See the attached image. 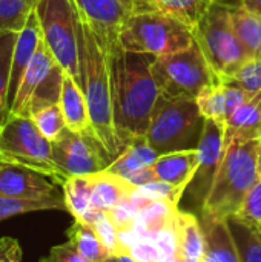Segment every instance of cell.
I'll use <instances>...</instances> for the list:
<instances>
[{
  "mask_svg": "<svg viewBox=\"0 0 261 262\" xmlns=\"http://www.w3.org/2000/svg\"><path fill=\"white\" fill-rule=\"evenodd\" d=\"M197 104L205 118L215 120L225 126L228 120L226 112V95H225V84L217 83L209 86L197 97Z\"/></svg>",
  "mask_w": 261,
  "mask_h": 262,
  "instance_id": "cell-32",
  "label": "cell"
},
{
  "mask_svg": "<svg viewBox=\"0 0 261 262\" xmlns=\"http://www.w3.org/2000/svg\"><path fill=\"white\" fill-rule=\"evenodd\" d=\"M261 126V91L255 92L225 123V149L235 141L258 138Z\"/></svg>",
  "mask_w": 261,
  "mask_h": 262,
  "instance_id": "cell-19",
  "label": "cell"
},
{
  "mask_svg": "<svg viewBox=\"0 0 261 262\" xmlns=\"http://www.w3.org/2000/svg\"><path fill=\"white\" fill-rule=\"evenodd\" d=\"M63 75V69L48 49L43 38H40L37 51L31 58L8 114L31 118V115L42 107L58 104Z\"/></svg>",
  "mask_w": 261,
  "mask_h": 262,
  "instance_id": "cell-10",
  "label": "cell"
},
{
  "mask_svg": "<svg viewBox=\"0 0 261 262\" xmlns=\"http://www.w3.org/2000/svg\"><path fill=\"white\" fill-rule=\"evenodd\" d=\"M209 3L211 0H151L148 11L168 14L192 29Z\"/></svg>",
  "mask_w": 261,
  "mask_h": 262,
  "instance_id": "cell-27",
  "label": "cell"
},
{
  "mask_svg": "<svg viewBox=\"0 0 261 262\" xmlns=\"http://www.w3.org/2000/svg\"><path fill=\"white\" fill-rule=\"evenodd\" d=\"M242 262H261V236L254 226L238 218L226 220Z\"/></svg>",
  "mask_w": 261,
  "mask_h": 262,
  "instance_id": "cell-28",
  "label": "cell"
},
{
  "mask_svg": "<svg viewBox=\"0 0 261 262\" xmlns=\"http://www.w3.org/2000/svg\"><path fill=\"white\" fill-rule=\"evenodd\" d=\"M151 0H132V9L131 12H140V11H148Z\"/></svg>",
  "mask_w": 261,
  "mask_h": 262,
  "instance_id": "cell-41",
  "label": "cell"
},
{
  "mask_svg": "<svg viewBox=\"0 0 261 262\" xmlns=\"http://www.w3.org/2000/svg\"><path fill=\"white\" fill-rule=\"evenodd\" d=\"M125 6H126V9L131 12V9H132V0H120Z\"/></svg>",
  "mask_w": 261,
  "mask_h": 262,
  "instance_id": "cell-43",
  "label": "cell"
},
{
  "mask_svg": "<svg viewBox=\"0 0 261 262\" xmlns=\"http://www.w3.org/2000/svg\"><path fill=\"white\" fill-rule=\"evenodd\" d=\"M118 41L126 52L162 57L189 48L194 37L191 28L168 14L140 11L129 12Z\"/></svg>",
  "mask_w": 261,
  "mask_h": 262,
  "instance_id": "cell-5",
  "label": "cell"
},
{
  "mask_svg": "<svg viewBox=\"0 0 261 262\" xmlns=\"http://www.w3.org/2000/svg\"><path fill=\"white\" fill-rule=\"evenodd\" d=\"M89 224L94 227V230L97 232L100 241L103 243V246L108 249V252L112 256H122V255H131V249L123 243L109 212L105 210H97L94 213V216L91 218Z\"/></svg>",
  "mask_w": 261,
  "mask_h": 262,
  "instance_id": "cell-29",
  "label": "cell"
},
{
  "mask_svg": "<svg viewBox=\"0 0 261 262\" xmlns=\"http://www.w3.org/2000/svg\"><path fill=\"white\" fill-rule=\"evenodd\" d=\"M261 138L235 141L225 150L215 181L202 206V218L226 221L238 215L249 192L260 183Z\"/></svg>",
  "mask_w": 261,
  "mask_h": 262,
  "instance_id": "cell-3",
  "label": "cell"
},
{
  "mask_svg": "<svg viewBox=\"0 0 261 262\" xmlns=\"http://www.w3.org/2000/svg\"><path fill=\"white\" fill-rule=\"evenodd\" d=\"M63 200L66 212H69L75 221L88 223L97 212L92 200V180L91 175L68 177L63 183Z\"/></svg>",
  "mask_w": 261,
  "mask_h": 262,
  "instance_id": "cell-23",
  "label": "cell"
},
{
  "mask_svg": "<svg viewBox=\"0 0 261 262\" xmlns=\"http://www.w3.org/2000/svg\"><path fill=\"white\" fill-rule=\"evenodd\" d=\"M117 258H118V262H137L132 255H122V256H117Z\"/></svg>",
  "mask_w": 261,
  "mask_h": 262,
  "instance_id": "cell-42",
  "label": "cell"
},
{
  "mask_svg": "<svg viewBox=\"0 0 261 262\" xmlns=\"http://www.w3.org/2000/svg\"><path fill=\"white\" fill-rule=\"evenodd\" d=\"M258 172H260V181H261V157H260V163H258Z\"/></svg>",
  "mask_w": 261,
  "mask_h": 262,
  "instance_id": "cell-47",
  "label": "cell"
},
{
  "mask_svg": "<svg viewBox=\"0 0 261 262\" xmlns=\"http://www.w3.org/2000/svg\"><path fill=\"white\" fill-rule=\"evenodd\" d=\"M191 31L194 43L222 81L232 78L249 61L232 26L231 3L211 0Z\"/></svg>",
  "mask_w": 261,
  "mask_h": 262,
  "instance_id": "cell-4",
  "label": "cell"
},
{
  "mask_svg": "<svg viewBox=\"0 0 261 262\" xmlns=\"http://www.w3.org/2000/svg\"><path fill=\"white\" fill-rule=\"evenodd\" d=\"M80 78L95 138L114 161L125 149L115 127L109 57L89 25L78 15Z\"/></svg>",
  "mask_w": 261,
  "mask_h": 262,
  "instance_id": "cell-2",
  "label": "cell"
},
{
  "mask_svg": "<svg viewBox=\"0 0 261 262\" xmlns=\"http://www.w3.org/2000/svg\"><path fill=\"white\" fill-rule=\"evenodd\" d=\"M108 57L115 127L126 147L134 140L145 138L151 118L162 100V92L152 75L149 55L117 48Z\"/></svg>",
  "mask_w": 261,
  "mask_h": 262,
  "instance_id": "cell-1",
  "label": "cell"
},
{
  "mask_svg": "<svg viewBox=\"0 0 261 262\" xmlns=\"http://www.w3.org/2000/svg\"><path fill=\"white\" fill-rule=\"evenodd\" d=\"M131 255L137 262H165V256L158 250L157 244L149 238L138 236L131 244Z\"/></svg>",
  "mask_w": 261,
  "mask_h": 262,
  "instance_id": "cell-37",
  "label": "cell"
},
{
  "mask_svg": "<svg viewBox=\"0 0 261 262\" xmlns=\"http://www.w3.org/2000/svg\"><path fill=\"white\" fill-rule=\"evenodd\" d=\"M66 236L74 250L89 262H102L112 256L100 241L94 227L88 223L74 220V224L68 229Z\"/></svg>",
  "mask_w": 261,
  "mask_h": 262,
  "instance_id": "cell-26",
  "label": "cell"
},
{
  "mask_svg": "<svg viewBox=\"0 0 261 262\" xmlns=\"http://www.w3.org/2000/svg\"><path fill=\"white\" fill-rule=\"evenodd\" d=\"M197 167L198 150L195 147L158 155V158L152 164V172L157 181L189 187L197 172Z\"/></svg>",
  "mask_w": 261,
  "mask_h": 262,
  "instance_id": "cell-16",
  "label": "cell"
},
{
  "mask_svg": "<svg viewBox=\"0 0 261 262\" xmlns=\"http://www.w3.org/2000/svg\"><path fill=\"white\" fill-rule=\"evenodd\" d=\"M254 227L257 229V232H258V235H260V236H261V221H260V223H258V224H257V226H254Z\"/></svg>",
  "mask_w": 261,
  "mask_h": 262,
  "instance_id": "cell-46",
  "label": "cell"
},
{
  "mask_svg": "<svg viewBox=\"0 0 261 262\" xmlns=\"http://www.w3.org/2000/svg\"><path fill=\"white\" fill-rule=\"evenodd\" d=\"M17 32L0 31V123L8 115V84Z\"/></svg>",
  "mask_w": 261,
  "mask_h": 262,
  "instance_id": "cell-31",
  "label": "cell"
},
{
  "mask_svg": "<svg viewBox=\"0 0 261 262\" xmlns=\"http://www.w3.org/2000/svg\"><path fill=\"white\" fill-rule=\"evenodd\" d=\"M92 180V200L95 210L111 212L125 201L131 200L135 193L137 186L129 183L126 178L108 172L106 169L91 175Z\"/></svg>",
  "mask_w": 261,
  "mask_h": 262,
  "instance_id": "cell-17",
  "label": "cell"
},
{
  "mask_svg": "<svg viewBox=\"0 0 261 262\" xmlns=\"http://www.w3.org/2000/svg\"><path fill=\"white\" fill-rule=\"evenodd\" d=\"M177 256L183 262H202L205 255V232L202 221L189 212H177Z\"/></svg>",
  "mask_w": 261,
  "mask_h": 262,
  "instance_id": "cell-20",
  "label": "cell"
},
{
  "mask_svg": "<svg viewBox=\"0 0 261 262\" xmlns=\"http://www.w3.org/2000/svg\"><path fill=\"white\" fill-rule=\"evenodd\" d=\"M231 20L235 35L251 60L261 58V15L245 8L242 3H231Z\"/></svg>",
  "mask_w": 261,
  "mask_h": 262,
  "instance_id": "cell-24",
  "label": "cell"
},
{
  "mask_svg": "<svg viewBox=\"0 0 261 262\" xmlns=\"http://www.w3.org/2000/svg\"><path fill=\"white\" fill-rule=\"evenodd\" d=\"M157 158L158 154L149 146L146 138H138L129 143L123 152L106 167V170L120 175L131 183L140 172L151 167Z\"/></svg>",
  "mask_w": 261,
  "mask_h": 262,
  "instance_id": "cell-22",
  "label": "cell"
},
{
  "mask_svg": "<svg viewBox=\"0 0 261 262\" xmlns=\"http://www.w3.org/2000/svg\"><path fill=\"white\" fill-rule=\"evenodd\" d=\"M102 262H118V258L117 256H109V258H106L105 261Z\"/></svg>",
  "mask_w": 261,
  "mask_h": 262,
  "instance_id": "cell-44",
  "label": "cell"
},
{
  "mask_svg": "<svg viewBox=\"0 0 261 262\" xmlns=\"http://www.w3.org/2000/svg\"><path fill=\"white\" fill-rule=\"evenodd\" d=\"M22 250L15 239L2 238L0 239V262H20Z\"/></svg>",
  "mask_w": 261,
  "mask_h": 262,
  "instance_id": "cell-39",
  "label": "cell"
},
{
  "mask_svg": "<svg viewBox=\"0 0 261 262\" xmlns=\"http://www.w3.org/2000/svg\"><path fill=\"white\" fill-rule=\"evenodd\" d=\"M31 120L40 130V134L51 143L57 141L66 129L65 117L60 104H51L42 107L31 115Z\"/></svg>",
  "mask_w": 261,
  "mask_h": 262,
  "instance_id": "cell-33",
  "label": "cell"
},
{
  "mask_svg": "<svg viewBox=\"0 0 261 262\" xmlns=\"http://www.w3.org/2000/svg\"><path fill=\"white\" fill-rule=\"evenodd\" d=\"M35 3L32 0H0V31L20 32Z\"/></svg>",
  "mask_w": 261,
  "mask_h": 262,
  "instance_id": "cell-30",
  "label": "cell"
},
{
  "mask_svg": "<svg viewBox=\"0 0 261 262\" xmlns=\"http://www.w3.org/2000/svg\"><path fill=\"white\" fill-rule=\"evenodd\" d=\"M71 3L108 54L120 48V31L129 15V11L120 0H71Z\"/></svg>",
  "mask_w": 261,
  "mask_h": 262,
  "instance_id": "cell-14",
  "label": "cell"
},
{
  "mask_svg": "<svg viewBox=\"0 0 261 262\" xmlns=\"http://www.w3.org/2000/svg\"><path fill=\"white\" fill-rule=\"evenodd\" d=\"M52 160L66 178L94 175L112 163L94 135L72 132L68 127L52 143Z\"/></svg>",
  "mask_w": 261,
  "mask_h": 262,
  "instance_id": "cell-11",
  "label": "cell"
},
{
  "mask_svg": "<svg viewBox=\"0 0 261 262\" xmlns=\"http://www.w3.org/2000/svg\"><path fill=\"white\" fill-rule=\"evenodd\" d=\"M58 104L62 107L65 123L69 130L94 135L85 94H83L80 84L68 74L63 75L62 94H60Z\"/></svg>",
  "mask_w": 261,
  "mask_h": 262,
  "instance_id": "cell-18",
  "label": "cell"
},
{
  "mask_svg": "<svg viewBox=\"0 0 261 262\" xmlns=\"http://www.w3.org/2000/svg\"><path fill=\"white\" fill-rule=\"evenodd\" d=\"M249 226H257L261 221V181L246 196L238 215L235 216Z\"/></svg>",
  "mask_w": 261,
  "mask_h": 262,
  "instance_id": "cell-36",
  "label": "cell"
},
{
  "mask_svg": "<svg viewBox=\"0 0 261 262\" xmlns=\"http://www.w3.org/2000/svg\"><path fill=\"white\" fill-rule=\"evenodd\" d=\"M165 262H183L178 256H174V258H169V259H166Z\"/></svg>",
  "mask_w": 261,
  "mask_h": 262,
  "instance_id": "cell-45",
  "label": "cell"
},
{
  "mask_svg": "<svg viewBox=\"0 0 261 262\" xmlns=\"http://www.w3.org/2000/svg\"><path fill=\"white\" fill-rule=\"evenodd\" d=\"M45 210H58L57 206L43 201H31V200H18L0 195V221L9 220L18 215L32 213V212H45Z\"/></svg>",
  "mask_w": 261,
  "mask_h": 262,
  "instance_id": "cell-34",
  "label": "cell"
},
{
  "mask_svg": "<svg viewBox=\"0 0 261 262\" xmlns=\"http://www.w3.org/2000/svg\"><path fill=\"white\" fill-rule=\"evenodd\" d=\"M40 38H42L40 25H38L35 11H32L26 25L17 35L14 52H12V63H11V74H9V84H8V111L15 98V94L31 63V58L34 57L37 51Z\"/></svg>",
  "mask_w": 261,
  "mask_h": 262,
  "instance_id": "cell-15",
  "label": "cell"
},
{
  "mask_svg": "<svg viewBox=\"0 0 261 262\" xmlns=\"http://www.w3.org/2000/svg\"><path fill=\"white\" fill-rule=\"evenodd\" d=\"M32 2H34V3H35V2H37V0H32Z\"/></svg>",
  "mask_w": 261,
  "mask_h": 262,
  "instance_id": "cell-49",
  "label": "cell"
},
{
  "mask_svg": "<svg viewBox=\"0 0 261 262\" xmlns=\"http://www.w3.org/2000/svg\"><path fill=\"white\" fill-rule=\"evenodd\" d=\"M178 204L166 200H152L138 213V226L135 232L142 238H154L158 233L174 229Z\"/></svg>",
  "mask_w": 261,
  "mask_h": 262,
  "instance_id": "cell-25",
  "label": "cell"
},
{
  "mask_svg": "<svg viewBox=\"0 0 261 262\" xmlns=\"http://www.w3.org/2000/svg\"><path fill=\"white\" fill-rule=\"evenodd\" d=\"M223 83H234L242 86L243 89L255 94L261 91V58L248 61L232 78Z\"/></svg>",
  "mask_w": 261,
  "mask_h": 262,
  "instance_id": "cell-35",
  "label": "cell"
},
{
  "mask_svg": "<svg viewBox=\"0 0 261 262\" xmlns=\"http://www.w3.org/2000/svg\"><path fill=\"white\" fill-rule=\"evenodd\" d=\"M240 3H242L245 8L251 9L252 12L261 15V0H242Z\"/></svg>",
  "mask_w": 261,
  "mask_h": 262,
  "instance_id": "cell-40",
  "label": "cell"
},
{
  "mask_svg": "<svg viewBox=\"0 0 261 262\" xmlns=\"http://www.w3.org/2000/svg\"><path fill=\"white\" fill-rule=\"evenodd\" d=\"M0 163L32 169L60 184L66 180L52 160V143L28 117L8 114L0 123Z\"/></svg>",
  "mask_w": 261,
  "mask_h": 262,
  "instance_id": "cell-7",
  "label": "cell"
},
{
  "mask_svg": "<svg viewBox=\"0 0 261 262\" xmlns=\"http://www.w3.org/2000/svg\"><path fill=\"white\" fill-rule=\"evenodd\" d=\"M203 121L195 100L162 97L145 138L158 155L195 149Z\"/></svg>",
  "mask_w": 261,
  "mask_h": 262,
  "instance_id": "cell-6",
  "label": "cell"
},
{
  "mask_svg": "<svg viewBox=\"0 0 261 262\" xmlns=\"http://www.w3.org/2000/svg\"><path fill=\"white\" fill-rule=\"evenodd\" d=\"M205 232V255L202 262H242L228 223L202 218Z\"/></svg>",
  "mask_w": 261,
  "mask_h": 262,
  "instance_id": "cell-21",
  "label": "cell"
},
{
  "mask_svg": "<svg viewBox=\"0 0 261 262\" xmlns=\"http://www.w3.org/2000/svg\"><path fill=\"white\" fill-rule=\"evenodd\" d=\"M42 262H89L88 259H85L82 255H78L74 247L66 241L65 244L55 246L51 249V253L46 259H43Z\"/></svg>",
  "mask_w": 261,
  "mask_h": 262,
  "instance_id": "cell-38",
  "label": "cell"
},
{
  "mask_svg": "<svg viewBox=\"0 0 261 262\" xmlns=\"http://www.w3.org/2000/svg\"><path fill=\"white\" fill-rule=\"evenodd\" d=\"M258 138H261V126H260V130H258Z\"/></svg>",
  "mask_w": 261,
  "mask_h": 262,
  "instance_id": "cell-48",
  "label": "cell"
},
{
  "mask_svg": "<svg viewBox=\"0 0 261 262\" xmlns=\"http://www.w3.org/2000/svg\"><path fill=\"white\" fill-rule=\"evenodd\" d=\"M52 178L28 167L0 163V195L51 203L58 210H66L63 193H60Z\"/></svg>",
  "mask_w": 261,
  "mask_h": 262,
  "instance_id": "cell-13",
  "label": "cell"
},
{
  "mask_svg": "<svg viewBox=\"0 0 261 262\" xmlns=\"http://www.w3.org/2000/svg\"><path fill=\"white\" fill-rule=\"evenodd\" d=\"M34 11L48 49L63 72L82 88L78 18L71 0H37Z\"/></svg>",
  "mask_w": 261,
  "mask_h": 262,
  "instance_id": "cell-9",
  "label": "cell"
},
{
  "mask_svg": "<svg viewBox=\"0 0 261 262\" xmlns=\"http://www.w3.org/2000/svg\"><path fill=\"white\" fill-rule=\"evenodd\" d=\"M151 69L163 98L197 100L209 86L223 83L195 43L186 49L154 57Z\"/></svg>",
  "mask_w": 261,
  "mask_h": 262,
  "instance_id": "cell-8",
  "label": "cell"
},
{
  "mask_svg": "<svg viewBox=\"0 0 261 262\" xmlns=\"http://www.w3.org/2000/svg\"><path fill=\"white\" fill-rule=\"evenodd\" d=\"M197 150L198 167L186 192L195 204L203 206L225 157V126L215 120L205 118Z\"/></svg>",
  "mask_w": 261,
  "mask_h": 262,
  "instance_id": "cell-12",
  "label": "cell"
}]
</instances>
